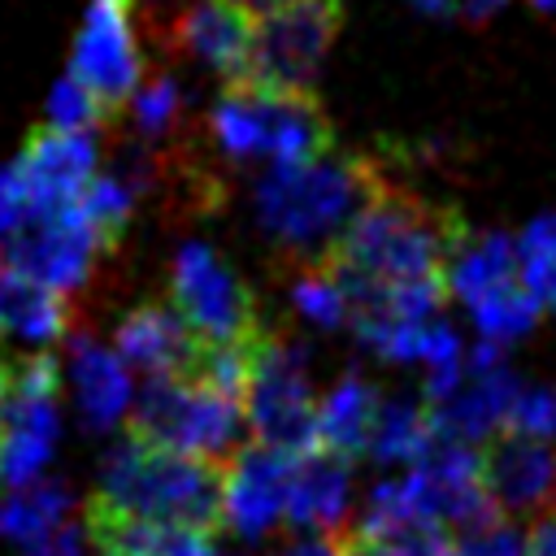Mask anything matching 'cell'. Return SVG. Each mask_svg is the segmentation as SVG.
Here are the masks:
<instances>
[{
	"instance_id": "6da1fadb",
	"label": "cell",
	"mask_w": 556,
	"mask_h": 556,
	"mask_svg": "<svg viewBox=\"0 0 556 556\" xmlns=\"http://www.w3.org/2000/svg\"><path fill=\"white\" fill-rule=\"evenodd\" d=\"M460 235L465 222L456 213L434 208L421 195L378 178L369 204L339 239L326 269L339 278L352 304V321L439 317V304L447 295V261Z\"/></svg>"
},
{
	"instance_id": "7a4b0ae2",
	"label": "cell",
	"mask_w": 556,
	"mask_h": 556,
	"mask_svg": "<svg viewBox=\"0 0 556 556\" xmlns=\"http://www.w3.org/2000/svg\"><path fill=\"white\" fill-rule=\"evenodd\" d=\"M378 169L348 152H326L295 165H265L252 187L256 226L295 265H326L348 226L378 187Z\"/></svg>"
},
{
	"instance_id": "3957f363",
	"label": "cell",
	"mask_w": 556,
	"mask_h": 556,
	"mask_svg": "<svg viewBox=\"0 0 556 556\" xmlns=\"http://www.w3.org/2000/svg\"><path fill=\"white\" fill-rule=\"evenodd\" d=\"M91 504L130 521L217 534L226 526V465L126 434L100 460Z\"/></svg>"
},
{
	"instance_id": "277c9868",
	"label": "cell",
	"mask_w": 556,
	"mask_h": 556,
	"mask_svg": "<svg viewBox=\"0 0 556 556\" xmlns=\"http://www.w3.org/2000/svg\"><path fill=\"white\" fill-rule=\"evenodd\" d=\"M208 135L230 161L295 165L334 152L330 126L313 96L265 91V87H226L208 113Z\"/></svg>"
},
{
	"instance_id": "5b68a950",
	"label": "cell",
	"mask_w": 556,
	"mask_h": 556,
	"mask_svg": "<svg viewBox=\"0 0 556 556\" xmlns=\"http://www.w3.org/2000/svg\"><path fill=\"white\" fill-rule=\"evenodd\" d=\"M243 430H248L243 400L200 378H148V387L139 391L130 408L135 439L165 447V452L217 460V465L230 460Z\"/></svg>"
},
{
	"instance_id": "8992f818",
	"label": "cell",
	"mask_w": 556,
	"mask_h": 556,
	"mask_svg": "<svg viewBox=\"0 0 556 556\" xmlns=\"http://www.w3.org/2000/svg\"><path fill=\"white\" fill-rule=\"evenodd\" d=\"M317 395L308 374V352L274 330L256 339L252 352V378L243 391V413L252 443L278 452V456H308L317 452Z\"/></svg>"
},
{
	"instance_id": "52a82bcc",
	"label": "cell",
	"mask_w": 556,
	"mask_h": 556,
	"mask_svg": "<svg viewBox=\"0 0 556 556\" xmlns=\"http://www.w3.org/2000/svg\"><path fill=\"white\" fill-rule=\"evenodd\" d=\"M56 361L26 352L0 361V482L30 486L56 447Z\"/></svg>"
},
{
	"instance_id": "ba28073f",
	"label": "cell",
	"mask_w": 556,
	"mask_h": 556,
	"mask_svg": "<svg viewBox=\"0 0 556 556\" xmlns=\"http://www.w3.org/2000/svg\"><path fill=\"white\" fill-rule=\"evenodd\" d=\"M339 26H343L339 0H278L261 9L248 87L308 96L334 48Z\"/></svg>"
},
{
	"instance_id": "9c48e42d",
	"label": "cell",
	"mask_w": 556,
	"mask_h": 556,
	"mask_svg": "<svg viewBox=\"0 0 556 556\" xmlns=\"http://www.w3.org/2000/svg\"><path fill=\"white\" fill-rule=\"evenodd\" d=\"M169 300L187 317V326L213 348L252 343L269 330L256 313V295L248 291V282L222 261L217 248L195 243V239L174 252Z\"/></svg>"
},
{
	"instance_id": "30bf717a",
	"label": "cell",
	"mask_w": 556,
	"mask_h": 556,
	"mask_svg": "<svg viewBox=\"0 0 556 556\" xmlns=\"http://www.w3.org/2000/svg\"><path fill=\"white\" fill-rule=\"evenodd\" d=\"M104 235L87 222L78 204L65 208H30L26 222L4 239V256L39 287L65 295L83 287L96 269V256L104 252Z\"/></svg>"
},
{
	"instance_id": "8fae6325",
	"label": "cell",
	"mask_w": 556,
	"mask_h": 556,
	"mask_svg": "<svg viewBox=\"0 0 556 556\" xmlns=\"http://www.w3.org/2000/svg\"><path fill=\"white\" fill-rule=\"evenodd\" d=\"M70 74L109 113L135 100L139 74H143L139 39H135V0H91L87 4Z\"/></svg>"
},
{
	"instance_id": "7c38bea8",
	"label": "cell",
	"mask_w": 556,
	"mask_h": 556,
	"mask_svg": "<svg viewBox=\"0 0 556 556\" xmlns=\"http://www.w3.org/2000/svg\"><path fill=\"white\" fill-rule=\"evenodd\" d=\"M517 391H521V382H517V374L504 365L500 348H495V343H478L473 352H465V374H460V382H456L439 404H430V408H434L439 439L473 447V443H482V439L504 434Z\"/></svg>"
},
{
	"instance_id": "4fadbf2b",
	"label": "cell",
	"mask_w": 556,
	"mask_h": 556,
	"mask_svg": "<svg viewBox=\"0 0 556 556\" xmlns=\"http://www.w3.org/2000/svg\"><path fill=\"white\" fill-rule=\"evenodd\" d=\"M482 478L500 517H556V447L526 434H495L482 447Z\"/></svg>"
},
{
	"instance_id": "5bb4252c",
	"label": "cell",
	"mask_w": 556,
	"mask_h": 556,
	"mask_svg": "<svg viewBox=\"0 0 556 556\" xmlns=\"http://www.w3.org/2000/svg\"><path fill=\"white\" fill-rule=\"evenodd\" d=\"M113 343L126 365H135L152 378H191L204 356V339L187 326V317L174 308V300H148V304L130 308L117 321Z\"/></svg>"
},
{
	"instance_id": "9a60e30c",
	"label": "cell",
	"mask_w": 556,
	"mask_h": 556,
	"mask_svg": "<svg viewBox=\"0 0 556 556\" xmlns=\"http://www.w3.org/2000/svg\"><path fill=\"white\" fill-rule=\"evenodd\" d=\"M291 456H278L261 443L239 447L226 460V526L239 539L269 534L291 504Z\"/></svg>"
},
{
	"instance_id": "2e32d148",
	"label": "cell",
	"mask_w": 556,
	"mask_h": 556,
	"mask_svg": "<svg viewBox=\"0 0 556 556\" xmlns=\"http://www.w3.org/2000/svg\"><path fill=\"white\" fill-rule=\"evenodd\" d=\"M252 39H256V17L235 0H191L174 22V43L204 70L222 74L226 87L248 83Z\"/></svg>"
},
{
	"instance_id": "e0dca14e",
	"label": "cell",
	"mask_w": 556,
	"mask_h": 556,
	"mask_svg": "<svg viewBox=\"0 0 556 556\" xmlns=\"http://www.w3.org/2000/svg\"><path fill=\"white\" fill-rule=\"evenodd\" d=\"M30 208H65L78 204L96 178V139L70 130H39L17 156Z\"/></svg>"
},
{
	"instance_id": "ac0fdd59",
	"label": "cell",
	"mask_w": 556,
	"mask_h": 556,
	"mask_svg": "<svg viewBox=\"0 0 556 556\" xmlns=\"http://www.w3.org/2000/svg\"><path fill=\"white\" fill-rule=\"evenodd\" d=\"M517 287H526L517 239H508L500 230H465L447 261V291L469 313H478V308L513 295Z\"/></svg>"
},
{
	"instance_id": "d6986e66",
	"label": "cell",
	"mask_w": 556,
	"mask_h": 556,
	"mask_svg": "<svg viewBox=\"0 0 556 556\" xmlns=\"http://www.w3.org/2000/svg\"><path fill=\"white\" fill-rule=\"evenodd\" d=\"M70 382H74V404L87 430H109L130 404V378L122 356L87 334L70 339Z\"/></svg>"
},
{
	"instance_id": "ffe728a7",
	"label": "cell",
	"mask_w": 556,
	"mask_h": 556,
	"mask_svg": "<svg viewBox=\"0 0 556 556\" xmlns=\"http://www.w3.org/2000/svg\"><path fill=\"white\" fill-rule=\"evenodd\" d=\"M352 500V465L330 456V452H308L291 469V504L287 521L300 530H321L334 534L343 530V513Z\"/></svg>"
},
{
	"instance_id": "44dd1931",
	"label": "cell",
	"mask_w": 556,
	"mask_h": 556,
	"mask_svg": "<svg viewBox=\"0 0 556 556\" xmlns=\"http://www.w3.org/2000/svg\"><path fill=\"white\" fill-rule=\"evenodd\" d=\"M378 404H382V395L374 391V382L365 374H356V369L339 374L334 387L317 404V447L348 465H352V456H365Z\"/></svg>"
},
{
	"instance_id": "7402d4cb",
	"label": "cell",
	"mask_w": 556,
	"mask_h": 556,
	"mask_svg": "<svg viewBox=\"0 0 556 556\" xmlns=\"http://www.w3.org/2000/svg\"><path fill=\"white\" fill-rule=\"evenodd\" d=\"M434 447H439V426H434V408L426 404V395L421 400L391 395L378 404L365 456H374L382 465H421Z\"/></svg>"
},
{
	"instance_id": "603a6c76",
	"label": "cell",
	"mask_w": 556,
	"mask_h": 556,
	"mask_svg": "<svg viewBox=\"0 0 556 556\" xmlns=\"http://www.w3.org/2000/svg\"><path fill=\"white\" fill-rule=\"evenodd\" d=\"M0 326L30 343H48L70 330V304L56 291L30 282L4 256V248H0Z\"/></svg>"
},
{
	"instance_id": "cb8c5ba5",
	"label": "cell",
	"mask_w": 556,
	"mask_h": 556,
	"mask_svg": "<svg viewBox=\"0 0 556 556\" xmlns=\"http://www.w3.org/2000/svg\"><path fill=\"white\" fill-rule=\"evenodd\" d=\"M65 513H70V491L61 482H30L0 500V534L30 547L48 539L56 526H65Z\"/></svg>"
},
{
	"instance_id": "d4e9b609",
	"label": "cell",
	"mask_w": 556,
	"mask_h": 556,
	"mask_svg": "<svg viewBox=\"0 0 556 556\" xmlns=\"http://www.w3.org/2000/svg\"><path fill=\"white\" fill-rule=\"evenodd\" d=\"M139 195H143V191H139L122 169H109V174H96V178H91V187L83 191L78 208L87 213V222H91V226L104 235V243L113 248V243L122 239V230L130 226Z\"/></svg>"
},
{
	"instance_id": "484cf974",
	"label": "cell",
	"mask_w": 556,
	"mask_h": 556,
	"mask_svg": "<svg viewBox=\"0 0 556 556\" xmlns=\"http://www.w3.org/2000/svg\"><path fill=\"white\" fill-rule=\"evenodd\" d=\"M291 308L321 326V330H339V326H352V304L339 287V278L326 269V265H304L295 269L291 278Z\"/></svg>"
},
{
	"instance_id": "4316f807",
	"label": "cell",
	"mask_w": 556,
	"mask_h": 556,
	"mask_svg": "<svg viewBox=\"0 0 556 556\" xmlns=\"http://www.w3.org/2000/svg\"><path fill=\"white\" fill-rule=\"evenodd\" d=\"M517 256H521L526 282L539 291L543 304L556 308V213H543V217H534V222L521 230Z\"/></svg>"
},
{
	"instance_id": "83f0119b",
	"label": "cell",
	"mask_w": 556,
	"mask_h": 556,
	"mask_svg": "<svg viewBox=\"0 0 556 556\" xmlns=\"http://www.w3.org/2000/svg\"><path fill=\"white\" fill-rule=\"evenodd\" d=\"M130 117H135L143 139H165L182 117V87L169 74L148 78L130 100Z\"/></svg>"
},
{
	"instance_id": "f1b7e54d",
	"label": "cell",
	"mask_w": 556,
	"mask_h": 556,
	"mask_svg": "<svg viewBox=\"0 0 556 556\" xmlns=\"http://www.w3.org/2000/svg\"><path fill=\"white\" fill-rule=\"evenodd\" d=\"M104 117H109V109H104L74 74H65V78L52 87V96H48V122H52V130L91 135Z\"/></svg>"
},
{
	"instance_id": "f546056e",
	"label": "cell",
	"mask_w": 556,
	"mask_h": 556,
	"mask_svg": "<svg viewBox=\"0 0 556 556\" xmlns=\"http://www.w3.org/2000/svg\"><path fill=\"white\" fill-rule=\"evenodd\" d=\"M508 434H526V439H556V391L552 387H521L508 413Z\"/></svg>"
},
{
	"instance_id": "4dcf8cb0",
	"label": "cell",
	"mask_w": 556,
	"mask_h": 556,
	"mask_svg": "<svg viewBox=\"0 0 556 556\" xmlns=\"http://www.w3.org/2000/svg\"><path fill=\"white\" fill-rule=\"evenodd\" d=\"M526 539L530 534H517L513 526H491V530H478V534H460L447 556H526Z\"/></svg>"
},
{
	"instance_id": "1f68e13d",
	"label": "cell",
	"mask_w": 556,
	"mask_h": 556,
	"mask_svg": "<svg viewBox=\"0 0 556 556\" xmlns=\"http://www.w3.org/2000/svg\"><path fill=\"white\" fill-rule=\"evenodd\" d=\"M30 213V195H26V182H22V169L17 161L0 169V239H9Z\"/></svg>"
},
{
	"instance_id": "d6a6232c",
	"label": "cell",
	"mask_w": 556,
	"mask_h": 556,
	"mask_svg": "<svg viewBox=\"0 0 556 556\" xmlns=\"http://www.w3.org/2000/svg\"><path fill=\"white\" fill-rule=\"evenodd\" d=\"M83 526H56L48 539L30 543L26 556H83Z\"/></svg>"
},
{
	"instance_id": "836d02e7",
	"label": "cell",
	"mask_w": 556,
	"mask_h": 556,
	"mask_svg": "<svg viewBox=\"0 0 556 556\" xmlns=\"http://www.w3.org/2000/svg\"><path fill=\"white\" fill-rule=\"evenodd\" d=\"M526 556H556V517L534 521V530L526 539Z\"/></svg>"
},
{
	"instance_id": "e575fe53",
	"label": "cell",
	"mask_w": 556,
	"mask_h": 556,
	"mask_svg": "<svg viewBox=\"0 0 556 556\" xmlns=\"http://www.w3.org/2000/svg\"><path fill=\"white\" fill-rule=\"evenodd\" d=\"M274 556H339V547H334V539H330V534H321V539L287 543V547H278Z\"/></svg>"
},
{
	"instance_id": "d590c367",
	"label": "cell",
	"mask_w": 556,
	"mask_h": 556,
	"mask_svg": "<svg viewBox=\"0 0 556 556\" xmlns=\"http://www.w3.org/2000/svg\"><path fill=\"white\" fill-rule=\"evenodd\" d=\"M456 4H460V13H465V17L486 22V17H495V13H500L508 0H456Z\"/></svg>"
},
{
	"instance_id": "8d00e7d4",
	"label": "cell",
	"mask_w": 556,
	"mask_h": 556,
	"mask_svg": "<svg viewBox=\"0 0 556 556\" xmlns=\"http://www.w3.org/2000/svg\"><path fill=\"white\" fill-rule=\"evenodd\" d=\"M404 4H413V9H421L426 17H447V13H456V9H460L456 0H404Z\"/></svg>"
},
{
	"instance_id": "74e56055",
	"label": "cell",
	"mask_w": 556,
	"mask_h": 556,
	"mask_svg": "<svg viewBox=\"0 0 556 556\" xmlns=\"http://www.w3.org/2000/svg\"><path fill=\"white\" fill-rule=\"evenodd\" d=\"M526 4H534L539 13H556V0H526Z\"/></svg>"
},
{
	"instance_id": "f35d334b",
	"label": "cell",
	"mask_w": 556,
	"mask_h": 556,
	"mask_svg": "<svg viewBox=\"0 0 556 556\" xmlns=\"http://www.w3.org/2000/svg\"><path fill=\"white\" fill-rule=\"evenodd\" d=\"M235 4H243V9H269V4H278V0H235Z\"/></svg>"
},
{
	"instance_id": "ab89813d",
	"label": "cell",
	"mask_w": 556,
	"mask_h": 556,
	"mask_svg": "<svg viewBox=\"0 0 556 556\" xmlns=\"http://www.w3.org/2000/svg\"><path fill=\"white\" fill-rule=\"evenodd\" d=\"M213 556H222V552H213Z\"/></svg>"
}]
</instances>
